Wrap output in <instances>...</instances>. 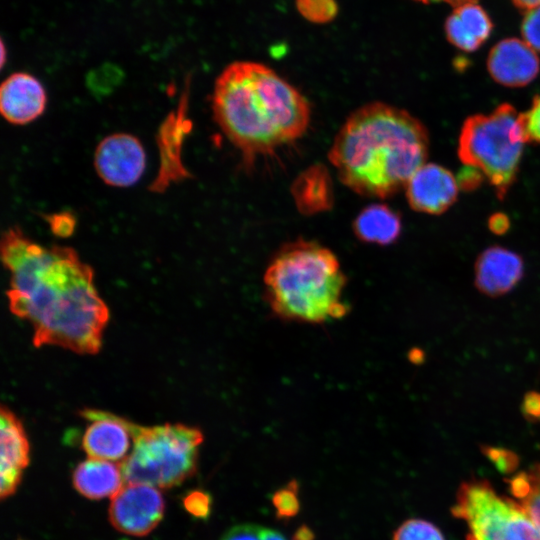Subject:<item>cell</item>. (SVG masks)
<instances>
[{
	"label": "cell",
	"instance_id": "cell-37",
	"mask_svg": "<svg viewBox=\"0 0 540 540\" xmlns=\"http://www.w3.org/2000/svg\"><path fill=\"white\" fill-rule=\"evenodd\" d=\"M417 1H420V2H423V3L444 1V2H447L449 4L454 5L456 7V6L465 4V3L476 2L477 0H417Z\"/></svg>",
	"mask_w": 540,
	"mask_h": 540
},
{
	"label": "cell",
	"instance_id": "cell-16",
	"mask_svg": "<svg viewBox=\"0 0 540 540\" xmlns=\"http://www.w3.org/2000/svg\"><path fill=\"white\" fill-rule=\"evenodd\" d=\"M0 424V496L3 500L14 494L21 481L29 463V442L21 421L4 405Z\"/></svg>",
	"mask_w": 540,
	"mask_h": 540
},
{
	"label": "cell",
	"instance_id": "cell-14",
	"mask_svg": "<svg viewBox=\"0 0 540 540\" xmlns=\"http://www.w3.org/2000/svg\"><path fill=\"white\" fill-rule=\"evenodd\" d=\"M47 94L42 83L26 72L9 75L0 88V111L14 125H25L40 117L46 109Z\"/></svg>",
	"mask_w": 540,
	"mask_h": 540
},
{
	"label": "cell",
	"instance_id": "cell-24",
	"mask_svg": "<svg viewBox=\"0 0 540 540\" xmlns=\"http://www.w3.org/2000/svg\"><path fill=\"white\" fill-rule=\"evenodd\" d=\"M220 540H286L279 531L256 524H238L228 529Z\"/></svg>",
	"mask_w": 540,
	"mask_h": 540
},
{
	"label": "cell",
	"instance_id": "cell-5",
	"mask_svg": "<svg viewBox=\"0 0 540 540\" xmlns=\"http://www.w3.org/2000/svg\"><path fill=\"white\" fill-rule=\"evenodd\" d=\"M133 446L121 461L125 483L171 488L194 475L202 432L185 424L151 427L131 423Z\"/></svg>",
	"mask_w": 540,
	"mask_h": 540
},
{
	"label": "cell",
	"instance_id": "cell-22",
	"mask_svg": "<svg viewBox=\"0 0 540 540\" xmlns=\"http://www.w3.org/2000/svg\"><path fill=\"white\" fill-rule=\"evenodd\" d=\"M392 540H445V538L441 530L432 522L410 518L398 526Z\"/></svg>",
	"mask_w": 540,
	"mask_h": 540
},
{
	"label": "cell",
	"instance_id": "cell-7",
	"mask_svg": "<svg viewBox=\"0 0 540 540\" xmlns=\"http://www.w3.org/2000/svg\"><path fill=\"white\" fill-rule=\"evenodd\" d=\"M450 511L466 523V540H540L523 506L498 494L487 479L472 477L462 482Z\"/></svg>",
	"mask_w": 540,
	"mask_h": 540
},
{
	"label": "cell",
	"instance_id": "cell-15",
	"mask_svg": "<svg viewBox=\"0 0 540 540\" xmlns=\"http://www.w3.org/2000/svg\"><path fill=\"white\" fill-rule=\"evenodd\" d=\"M474 284L484 295L500 297L521 281L524 275L522 257L501 246H491L479 254L475 263Z\"/></svg>",
	"mask_w": 540,
	"mask_h": 540
},
{
	"label": "cell",
	"instance_id": "cell-28",
	"mask_svg": "<svg viewBox=\"0 0 540 540\" xmlns=\"http://www.w3.org/2000/svg\"><path fill=\"white\" fill-rule=\"evenodd\" d=\"M520 122L526 141L540 143V95L533 99L528 111L520 114Z\"/></svg>",
	"mask_w": 540,
	"mask_h": 540
},
{
	"label": "cell",
	"instance_id": "cell-33",
	"mask_svg": "<svg viewBox=\"0 0 540 540\" xmlns=\"http://www.w3.org/2000/svg\"><path fill=\"white\" fill-rule=\"evenodd\" d=\"M483 175L479 169L466 165L458 174V186L465 191L473 190L481 184Z\"/></svg>",
	"mask_w": 540,
	"mask_h": 540
},
{
	"label": "cell",
	"instance_id": "cell-3",
	"mask_svg": "<svg viewBox=\"0 0 540 540\" xmlns=\"http://www.w3.org/2000/svg\"><path fill=\"white\" fill-rule=\"evenodd\" d=\"M213 117L245 160L270 154L299 139L311 111L307 99L265 64L235 61L218 75Z\"/></svg>",
	"mask_w": 540,
	"mask_h": 540
},
{
	"label": "cell",
	"instance_id": "cell-38",
	"mask_svg": "<svg viewBox=\"0 0 540 540\" xmlns=\"http://www.w3.org/2000/svg\"><path fill=\"white\" fill-rule=\"evenodd\" d=\"M1 47H2V52H1V55H2V57H1V65L3 66V65H4V62H5V57H4V56H5V54H6L5 49H4V43H3V42L1 43Z\"/></svg>",
	"mask_w": 540,
	"mask_h": 540
},
{
	"label": "cell",
	"instance_id": "cell-25",
	"mask_svg": "<svg viewBox=\"0 0 540 540\" xmlns=\"http://www.w3.org/2000/svg\"><path fill=\"white\" fill-rule=\"evenodd\" d=\"M296 6L304 18L315 23L328 22L337 13L335 0H296Z\"/></svg>",
	"mask_w": 540,
	"mask_h": 540
},
{
	"label": "cell",
	"instance_id": "cell-19",
	"mask_svg": "<svg viewBox=\"0 0 540 540\" xmlns=\"http://www.w3.org/2000/svg\"><path fill=\"white\" fill-rule=\"evenodd\" d=\"M292 194L298 209L304 214L326 211L333 204L331 179L321 165L303 171L292 185Z\"/></svg>",
	"mask_w": 540,
	"mask_h": 540
},
{
	"label": "cell",
	"instance_id": "cell-13",
	"mask_svg": "<svg viewBox=\"0 0 540 540\" xmlns=\"http://www.w3.org/2000/svg\"><path fill=\"white\" fill-rule=\"evenodd\" d=\"M487 68L497 83L508 87H522L536 78L540 61L535 50L525 41L506 38L491 49Z\"/></svg>",
	"mask_w": 540,
	"mask_h": 540
},
{
	"label": "cell",
	"instance_id": "cell-4",
	"mask_svg": "<svg viewBox=\"0 0 540 540\" xmlns=\"http://www.w3.org/2000/svg\"><path fill=\"white\" fill-rule=\"evenodd\" d=\"M346 283L337 256L317 242L302 239L282 246L264 273L265 299L273 314L309 324L347 314Z\"/></svg>",
	"mask_w": 540,
	"mask_h": 540
},
{
	"label": "cell",
	"instance_id": "cell-6",
	"mask_svg": "<svg viewBox=\"0 0 540 540\" xmlns=\"http://www.w3.org/2000/svg\"><path fill=\"white\" fill-rule=\"evenodd\" d=\"M525 142L520 114L503 103L489 114L465 120L458 156L465 165L479 169L503 199L516 180Z\"/></svg>",
	"mask_w": 540,
	"mask_h": 540
},
{
	"label": "cell",
	"instance_id": "cell-36",
	"mask_svg": "<svg viewBox=\"0 0 540 540\" xmlns=\"http://www.w3.org/2000/svg\"><path fill=\"white\" fill-rule=\"evenodd\" d=\"M514 4L522 9H532L540 6V0H513Z\"/></svg>",
	"mask_w": 540,
	"mask_h": 540
},
{
	"label": "cell",
	"instance_id": "cell-10",
	"mask_svg": "<svg viewBox=\"0 0 540 540\" xmlns=\"http://www.w3.org/2000/svg\"><path fill=\"white\" fill-rule=\"evenodd\" d=\"M80 415L89 420L81 441L89 458L107 461H122L126 458L132 439V422L95 409L82 410Z\"/></svg>",
	"mask_w": 540,
	"mask_h": 540
},
{
	"label": "cell",
	"instance_id": "cell-18",
	"mask_svg": "<svg viewBox=\"0 0 540 540\" xmlns=\"http://www.w3.org/2000/svg\"><path fill=\"white\" fill-rule=\"evenodd\" d=\"M353 231L365 243L389 245L400 236V215L385 204H372L359 212L353 221Z\"/></svg>",
	"mask_w": 540,
	"mask_h": 540
},
{
	"label": "cell",
	"instance_id": "cell-23",
	"mask_svg": "<svg viewBox=\"0 0 540 540\" xmlns=\"http://www.w3.org/2000/svg\"><path fill=\"white\" fill-rule=\"evenodd\" d=\"M272 505L280 520L295 517L300 511L299 483L293 479L272 495Z\"/></svg>",
	"mask_w": 540,
	"mask_h": 540
},
{
	"label": "cell",
	"instance_id": "cell-30",
	"mask_svg": "<svg viewBox=\"0 0 540 540\" xmlns=\"http://www.w3.org/2000/svg\"><path fill=\"white\" fill-rule=\"evenodd\" d=\"M481 450L502 472H510L518 465V456L511 450L491 446H481Z\"/></svg>",
	"mask_w": 540,
	"mask_h": 540
},
{
	"label": "cell",
	"instance_id": "cell-17",
	"mask_svg": "<svg viewBox=\"0 0 540 540\" xmlns=\"http://www.w3.org/2000/svg\"><path fill=\"white\" fill-rule=\"evenodd\" d=\"M125 484L120 463L89 458L73 472L75 489L86 498L112 497Z\"/></svg>",
	"mask_w": 540,
	"mask_h": 540
},
{
	"label": "cell",
	"instance_id": "cell-35",
	"mask_svg": "<svg viewBox=\"0 0 540 540\" xmlns=\"http://www.w3.org/2000/svg\"><path fill=\"white\" fill-rule=\"evenodd\" d=\"M314 532L306 525H302L296 529L292 536V540H314Z\"/></svg>",
	"mask_w": 540,
	"mask_h": 540
},
{
	"label": "cell",
	"instance_id": "cell-34",
	"mask_svg": "<svg viewBox=\"0 0 540 540\" xmlns=\"http://www.w3.org/2000/svg\"><path fill=\"white\" fill-rule=\"evenodd\" d=\"M488 226L494 234L502 235L509 229L510 221L505 214L495 213L490 217Z\"/></svg>",
	"mask_w": 540,
	"mask_h": 540
},
{
	"label": "cell",
	"instance_id": "cell-26",
	"mask_svg": "<svg viewBox=\"0 0 540 540\" xmlns=\"http://www.w3.org/2000/svg\"><path fill=\"white\" fill-rule=\"evenodd\" d=\"M445 31L448 40L466 52H473L478 49L481 44L474 40L464 29L461 21L452 13L446 20Z\"/></svg>",
	"mask_w": 540,
	"mask_h": 540
},
{
	"label": "cell",
	"instance_id": "cell-1",
	"mask_svg": "<svg viewBox=\"0 0 540 540\" xmlns=\"http://www.w3.org/2000/svg\"><path fill=\"white\" fill-rule=\"evenodd\" d=\"M1 258L10 272L11 312L27 320L33 343L95 354L109 310L94 286L92 268L67 246H42L17 226L1 238Z\"/></svg>",
	"mask_w": 540,
	"mask_h": 540
},
{
	"label": "cell",
	"instance_id": "cell-29",
	"mask_svg": "<svg viewBox=\"0 0 540 540\" xmlns=\"http://www.w3.org/2000/svg\"><path fill=\"white\" fill-rule=\"evenodd\" d=\"M52 233L58 237H69L76 226V218L69 211L56 212L43 215Z\"/></svg>",
	"mask_w": 540,
	"mask_h": 540
},
{
	"label": "cell",
	"instance_id": "cell-2",
	"mask_svg": "<svg viewBox=\"0 0 540 540\" xmlns=\"http://www.w3.org/2000/svg\"><path fill=\"white\" fill-rule=\"evenodd\" d=\"M429 137L406 110L371 102L339 129L328 158L340 181L355 193L385 199L405 187L425 164Z\"/></svg>",
	"mask_w": 540,
	"mask_h": 540
},
{
	"label": "cell",
	"instance_id": "cell-31",
	"mask_svg": "<svg viewBox=\"0 0 540 540\" xmlns=\"http://www.w3.org/2000/svg\"><path fill=\"white\" fill-rule=\"evenodd\" d=\"M211 497L203 491H193L184 499L186 509L196 517L206 518L211 511Z\"/></svg>",
	"mask_w": 540,
	"mask_h": 540
},
{
	"label": "cell",
	"instance_id": "cell-8",
	"mask_svg": "<svg viewBox=\"0 0 540 540\" xmlns=\"http://www.w3.org/2000/svg\"><path fill=\"white\" fill-rule=\"evenodd\" d=\"M164 500L157 488L141 483H125L111 497L109 520L125 534L145 536L161 521Z\"/></svg>",
	"mask_w": 540,
	"mask_h": 540
},
{
	"label": "cell",
	"instance_id": "cell-9",
	"mask_svg": "<svg viewBox=\"0 0 540 540\" xmlns=\"http://www.w3.org/2000/svg\"><path fill=\"white\" fill-rule=\"evenodd\" d=\"M94 167L105 184L119 188L130 187L139 181L145 171V149L132 134H110L95 149Z\"/></svg>",
	"mask_w": 540,
	"mask_h": 540
},
{
	"label": "cell",
	"instance_id": "cell-32",
	"mask_svg": "<svg viewBox=\"0 0 540 540\" xmlns=\"http://www.w3.org/2000/svg\"><path fill=\"white\" fill-rule=\"evenodd\" d=\"M520 411L523 417L532 423L540 422V392H527L521 402Z\"/></svg>",
	"mask_w": 540,
	"mask_h": 540
},
{
	"label": "cell",
	"instance_id": "cell-21",
	"mask_svg": "<svg viewBox=\"0 0 540 540\" xmlns=\"http://www.w3.org/2000/svg\"><path fill=\"white\" fill-rule=\"evenodd\" d=\"M454 14L461 21L466 32L482 44L490 35L492 23L486 11L476 2L456 6Z\"/></svg>",
	"mask_w": 540,
	"mask_h": 540
},
{
	"label": "cell",
	"instance_id": "cell-12",
	"mask_svg": "<svg viewBox=\"0 0 540 540\" xmlns=\"http://www.w3.org/2000/svg\"><path fill=\"white\" fill-rule=\"evenodd\" d=\"M187 96L181 99L177 111L168 115L158 133L160 168L150 186L153 192H163L172 182L191 177L181 161V150L185 136L191 129L186 117Z\"/></svg>",
	"mask_w": 540,
	"mask_h": 540
},
{
	"label": "cell",
	"instance_id": "cell-20",
	"mask_svg": "<svg viewBox=\"0 0 540 540\" xmlns=\"http://www.w3.org/2000/svg\"><path fill=\"white\" fill-rule=\"evenodd\" d=\"M510 491L540 533V463L507 480Z\"/></svg>",
	"mask_w": 540,
	"mask_h": 540
},
{
	"label": "cell",
	"instance_id": "cell-11",
	"mask_svg": "<svg viewBox=\"0 0 540 540\" xmlns=\"http://www.w3.org/2000/svg\"><path fill=\"white\" fill-rule=\"evenodd\" d=\"M404 188L407 201L413 210L438 215L456 201L459 186L449 170L428 163L411 176Z\"/></svg>",
	"mask_w": 540,
	"mask_h": 540
},
{
	"label": "cell",
	"instance_id": "cell-27",
	"mask_svg": "<svg viewBox=\"0 0 540 540\" xmlns=\"http://www.w3.org/2000/svg\"><path fill=\"white\" fill-rule=\"evenodd\" d=\"M524 41L540 52V6L527 10L521 25Z\"/></svg>",
	"mask_w": 540,
	"mask_h": 540
}]
</instances>
